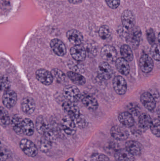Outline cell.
<instances>
[{
	"instance_id": "obj_1",
	"label": "cell",
	"mask_w": 160,
	"mask_h": 161,
	"mask_svg": "<svg viewBox=\"0 0 160 161\" xmlns=\"http://www.w3.org/2000/svg\"><path fill=\"white\" fill-rule=\"evenodd\" d=\"M142 31L140 27L134 26L128 31L126 36V41L132 50H135L139 47L142 37Z\"/></svg>"
},
{
	"instance_id": "obj_2",
	"label": "cell",
	"mask_w": 160,
	"mask_h": 161,
	"mask_svg": "<svg viewBox=\"0 0 160 161\" xmlns=\"http://www.w3.org/2000/svg\"><path fill=\"white\" fill-rule=\"evenodd\" d=\"M19 147L22 151L27 157L34 158L37 156L38 149L34 142L27 139H23L19 142Z\"/></svg>"
},
{
	"instance_id": "obj_3",
	"label": "cell",
	"mask_w": 160,
	"mask_h": 161,
	"mask_svg": "<svg viewBox=\"0 0 160 161\" xmlns=\"http://www.w3.org/2000/svg\"><path fill=\"white\" fill-rule=\"evenodd\" d=\"M63 94L68 101L73 103L78 102L82 97L80 90L74 85L66 86L63 90Z\"/></svg>"
},
{
	"instance_id": "obj_4",
	"label": "cell",
	"mask_w": 160,
	"mask_h": 161,
	"mask_svg": "<svg viewBox=\"0 0 160 161\" xmlns=\"http://www.w3.org/2000/svg\"><path fill=\"white\" fill-rule=\"evenodd\" d=\"M101 57L107 62H113L117 59V53L116 49L110 45L103 46L101 52Z\"/></svg>"
},
{
	"instance_id": "obj_5",
	"label": "cell",
	"mask_w": 160,
	"mask_h": 161,
	"mask_svg": "<svg viewBox=\"0 0 160 161\" xmlns=\"http://www.w3.org/2000/svg\"><path fill=\"white\" fill-rule=\"evenodd\" d=\"M121 20L123 26L127 30H130L135 26V17L131 10H125L121 16Z\"/></svg>"
},
{
	"instance_id": "obj_6",
	"label": "cell",
	"mask_w": 160,
	"mask_h": 161,
	"mask_svg": "<svg viewBox=\"0 0 160 161\" xmlns=\"http://www.w3.org/2000/svg\"><path fill=\"white\" fill-rule=\"evenodd\" d=\"M61 127L64 132L69 136L75 135L77 131V126L69 115L62 119Z\"/></svg>"
},
{
	"instance_id": "obj_7",
	"label": "cell",
	"mask_w": 160,
	"mask_h": 161,
	"mask_svg": "<svg viewBox=\"0 0 160 161\" xmlns=\"http://www.w3.org/2000/svg\"><path fill=\"white\" fill-rule=\"evenodd\" d=\"M141 101L144 107L150 111H153L156 107V98L149 92H144L141 96Z\"/></svg>"
},
{
	"instance_id": "obj_8",
	"label": "cell",
	"mask_w": 160,
	"mask_h": 161,
	"mask_svg": "<svg viewBox=\"0 0 160 161\" xmlns=\"http://www.w3.org/2000/svg\"><path fill=\"white\" fill-rule=\"evenodd\" d=\"M113 86L117 94L123 95L126 92L127 88L126 81L122 76L117 75L114 78Z\"/></svg>"
},
{
	"instance_id": "obj_9",
	"label": "cell",
	"mask_w": 160,
	"mask_h": 161,
	"mask_svg": "<svg viewBox=\"0 0 160 161\" xmlns=\"http://www.w3.org/2000/svg\"><path fill=\"white\" fill-rule=\"evenodd\" d=\"M140 66L143 72L148 74L153 70L154 63L151 57L147 54L142 55L140 59Z\"/></svg>"
},
{
	"instance_id": "obj_10",
	"label": "cell",
	"mask_w": 160,
	"mask_h": 161,
	"mask_svg": "<svg viewBox=\"0 0 160 161\" xmlns=\"http://www.w3.org/2000/svg\"><path fill=\"white\" fill-rule=\"evenodd\" d=\"M98 74L101 79L108 80L112 76L113 71L110 64L107 62L101 63L98 68Z\"/></svg>"
},
{
	"instance_id": "obj_11",
	"label": "cell",
	"mask_w": 160,
	"mask_h": 161,
	"mask_svg": "<svg viewBox=\"0 0 160 161\" xmlns=\"http://www.w3.org/2000/svg\"><path fill=\"white\" fill-rule=\"evenodd\" d=\"M2 101L5 107L8 108H12L17 102V94L12 90H8L4 93Z\"/></svg>"
},
{
	"instance_id": "obj_12",
	"label": "cell",
	"mask_w": 160,
	"mask_h": 161,
	"mask_svg": "<svg viewBox=\"0 0 160 161\" xmlns=\"http://www.w3.org/2000/svg\"><path fill=\"white\" fill-rule=\"evenodd\" d=\"M111 136L116 140L125 141L129 137L128 130L124 127L116 125L112 127L111 130Z\"/></svg>"
},
{
	"instance_id": "obj_13",
	"label": "cell",
	"mask_w": 160,
	"mask_h": 161,
	"mask_svg": "<svg viewBox=\"0 0 160 161\" xmlns=\"http://www.w3.org/2000/svg\"><path fill=\"white\" fill-rule=\"evenodd\" d=\"M36 77L42 84L46 85H50L53 80L51 73L44 69H40L37 71Z\"/></svg>"
},
{
	"instance_id": "obj_14",
	"label": "cell",
	"mask_w": 160,
	"mask_h": 161,
	"mask_svg": "<svg viewBox=\"0 0 160 161\" xmlns=\"http://www.w3.org/2000/svg\"><path fill=\"white\" fill-rule=\"evenodd\" d=\"M50 46L54 53L59 56H63L66 53V48L63 42L58 39L52 40Z\"/></svg>"
},
{
	"instance_id": "obj_15",
	"label": "cell",
	"mask_w": 160,
	"mask_h": 161,
	"mask_svg": "<svg viewBox=\"0 0 160 161\" xmlns=\"http://www.w3.org/2000/svg\"><path fill=\"white\" fill-rule=\"evenodd\" d=\"M70 54L76 61H82L86 57V51L81 45H75L70 49Z\"/></svg>"
},
{
	"instance_id": "obj_16",
	"label": "cell",
	"mask_w": 160,
	"mask_h": 161,
	"mask_svg": "<svg viewBox=\"0 0 160 161\" xmlns=\"http://www.w3.org/2000/svg\"><path fill=\"white\" fill-rule=\"evenodd\" d=\"M118 120L125 127L130 128L133 126L134 120L133 115L128 112H123L118 114Z\"/></svg>"
},
{
	"instance_id": "obj_17",
	"label": "cell",
	"mask_w": 160,
	"mask_h": 161,
	"mask_svg": "<svg viewBox=\"0 0 160 161\" xmlns=\"http://www.w3.org/2000/svg\"><path fill=\"white\" fill-rule=\"evenodd\" d=\"M128 62L122 57L117 58L116 60V67L117 71L122 75L126 76L129 74L130 67Z\"/></svg>"
},
{
	"instance_id": "obj_18",
	"label": "cell",
	"mask_w": 160,
	"mask_h": 161,
	"mask_svg": "<svg viewBox=\"0 0 160 161\" xmlns=\"http://www.w3.org/2000/svg\"><path fill=\"white\" fill-rule=\"evenodd\" d=\"M34 100L31 97H26L23 99L21 103V108L23 111L26 114H32L35 109Z\"/></svg>"
},
{
	"instance_id": "obj_19",
	"label": "cell",
	"mask_w": 160,
	"mask_h": 161,
	"mask_svg": "<svg viewBox=\"0 0 160 161\" xmlns=\"http://www.w3.org/2000/svg\"><path fill=\"white\" fill-rule=\"evenodd\" d=\"M67 37L71 43L75 45H80L83 40V36L81 33L75 29L68 31Z\"/></svg>"
},
{
	"instance_id": "obj_20",
	"label": "cell",
	"mask_w": 160,
	"mask_h": 161,
	"mask_svg": "<svg viewBox=\"0 0 160 161\" xmlns=\"http://www.w3.org/2000/svg\"><path fill=\"white\" fill-rule=\"evenodd\" d=\"M81 100L84 105L89 110H95L98 108V101L92 96L85 95L82 97Z\"/></svg>"
},
{
	"instance_id": "obj_21",
	"label": "cell",
	"mask_w": 160,
	"mask_h": 161,
	"mask_svg": "<svg viewBox=\"0 0 160 161\" xmlns=\"http://www.w3.org/2000/svg\"><path fill=\"white\" fill-rule=\"evenodd\" d=\"M11 122L13 130L16 134L18 135L23 134L22 130L23 119L20 115H14L12 117Z\"/></svg>"
},
{
	"instance_id": "obj_22",
	"label": "cell",
	"mask_w": 160,
	"mask_h": 161,
	"mask_svg": "<svg viewBox=\"0 0 160 161\" xmlns=\"http://www.w3.org/2000/svg\"><path fill=\"white\" fill-rule=\"evenodd\" d=\"M115 158L117 161H134V156L126 148L118 150L116 153Z\"/></svg>"
},
{
	"instance_id": "obj_23",
	"label": "cell",
	"mask_w": 160,
	"mask_h": 161,
	"mask_svg": "<svg viewBox=\"0 0 160 161\" xmlns=\"http://www.w3.org/2000/svg\"><path fill=\"white\" fill-rule=\"evenodd\" d=\"M50 125L48 124L42 116H39L36 120V128L38 132L43 136L48 130Z\"/></svg>"
},
{
	"instance_id": "obj_24",
	"label": "cell",
	"mask_w": 160,
	"mask_h": 161,
	"mask_svg": "<svg viewBox=\"0 0 160 161\" xmlns=\"http://www.w3.org/2000/svg\"><path fill=\"white\" fill-rule=\"evenodd\" d=\"M63 108L65 111L70 117L80 113L78 107L73 102L70 101L64 102L63 104Z\"/></svg>"
},
{
	"instance_id": "obj_25",
	"label": "cell",
	"mask_w": 160,
	"mask_h": 161,
	"mask_svg": "<svg viewBox=\"0 0 160 161\" xmlns=\"http://www.w3.org/2000/svg\"><path fill=\"white\" fill-rule=\"evenodd\" d=\"M23 132L27 136H33L34 132V126L31 119L25 118L23 122Z\"/></svg>"
},
{
	"instance_id": "obj_26",
	"label": "cell",
	"mask_w": 160,
	"mask_h": 161,
	"mask_svg": "<svg viewBox=\"0 0 160 161\" xmlns=\"http://www.w3.org/2000/svg\"><path fill=\"white\" fill-rule=\"evenodd\" d=\"M120 53L122 58L128 62H131L133 60L134 56L132 49L128 44H124L121 46Z\"/></svg>"
},
{
	"instance_id": "obj_27",
	"label": "cell",
	"mask_w": 160,
	"mask_h": 161,
	"mask_svg": "<svg viewBox=\"0 0 160 161\" xmlns=\"http://www.w3.org/2000/svg\"><path fill=\"white\" fill-rule=\"evenodd\" d=\"M152 122V118L148 114L144 113L139 116V125L143 129L150 128Z\"/></svg>"
},
{
	"instance_id": "obj_28",
	"label": "cell",
	"mask_w": 160,
	"mask_h": 161,
	"mask_svg": "<svg viewBox=\"0 0 160 161\" xmlns=\"http://www.w3.org/2000/svg\"><path fill=\"white\" fill-rule=\"evenodd\" d=\"M126 149L133 156H137L141 153V146L135 141H128L126 143Z\"/></svg>"
},
{
	"instance_id": "obj_29",
	"label": "cell",
	"mask_w": 160,
	"mask_h": 161,
	"mask_svg": "<svg viewBox=\"0 0 160 161\" xmlns=\"http://www.w3.org/2000/svg\"><path fill=\"white\" fill-rule=\"evenodd\" d=\"M70 117L73 120L77 128L80 129L85 128L88 125L87 120L81 113L73 115Z\"/></svg>"
},
{
	"instance_id": "obj_30",
	"label": "cell",
	"mask_w": 160,
	"mask_h": 161,
	"mask_svg": "<svg viewBox=\"0 0 160 161\" xmlns=\"http://www.w3.org/2000/svg\"><path fill=\"white\" fill-rule=\"evenodd\" d=\"M69 78L71 81L78 85H83L85 83V79L81 75L75 72L70 71L67 73Z\"/></svg>"
},
{
	"instance_id": "obj_31",
	"label": "cell",
	"mask_w": 160,
	"mask_h": 161,
	"mask_svg": "<svg viewBox=\"0 0 160 161\" xmlns=\"http://www.w3.org/2000/svg\"><path fill=\"white\" fill-rule=\"evenodd\" d=\"M53 142V141L43 136L39 142V148L40 151L43 153H48L52 147Z\"/></svg>"
},
{
	"instance_id": "obj_32",
	"label": "cell",
	"mask_w": 160,
	"mask_h": 161,
	"mask_svg": "<svg viewBox=\"0 0 160 161\" xmlns=\"http://www.w3.org/2000/svg\"><path fill=\"white\" fill-rule=\"evenodd\" d=\"M1 114H0V122H1V125L3 127L8 126L10 124V117L7 112L6 111L4 108L1 107Z\"/></svg>"
},
{
	"instance_id": "obj_33",
	"label": "cell",
	"mask_w": 160,
	"mask_h": 161,
	"mask_svg": "<svg viewBox=\"0 0 160 161\" xmlns=\"http://www.w3.org/2000/svg\"><path fill=\"white\" fill-rule=\"evenodd\" d=\"M128 112L131 114L132 115H137L141 114V108L140 105L135 102L129 103L127 106Z\"/></svg>"
},
{
	"instance_id": "obj_34",
	"label": "cell",
	"mask_w": 160,
	"mask_h": 161,
	"mask_svg": "<svg viewBox=\"0 0 160 161\" xmlns=\"http://www.w3.org/2000/svg\"><path fill=\"white\" fill-rule=\"evenodd\" d=\"M150 130L154 135L157 137H160V120L155 119L152 120L150 127Z\"/></svg>"
},
{
	"instance_id": "obj_35",
	"label": "cell",
	"mask_w": 160,
	"mask_h": 161,
	"mask_svg": "<svg viewBox=\"0 0 160 161\" xmlns=\"http://www.w3.org/2000/svg\"><path fill=\"white\" fill-rule=\"evenodd\" d=\"M99 35L103 40H108L111 37V33L110 28L107 25H102L99 30Z\"/></svg>"
},
{
	"instance_id": "obj_36",
	"label": "cell",
	"mask_w": 160,
	"mask_h": 161,
	"mask_svg": "<svg viewBox=\"0 0 160 161\" xmlns=\"http://www.w3.org/2000/svg\"><path fill=\"white\" fill-rule=\"evenodd\" d=\"M150 53L152 58L157 61H160V45L155 43L150 49Z\"/></svg>"
},
{
	"instance_id": "obj_37",
	"label": "cell",
	"mask_w": 160,
	"mask_h": 161,
	"mask_svg": "<svg viewBox=\"0 0 160 161\" xmlns=\"http://www.w3.org/2000/svg\"><path fill=\"white\" fill-rule=\"evenodd\" d=\"M11 152L6 147L3 145L1 143V155H0V161H5L10 158Z\"/></svg>"
},
{
	"instance_id": "obj_38",
	"label": "cell",
	"mask_w": 160,
	"mask_h": 161,
	"mask_svg": "<svg viewBox=\"0 0 160 161\" xmlns=\"http://www.w3.org/2000/svg\"><path fill=\"white\" fill-rule=\"evenodd\" d=\"M53 77L59 82H64L65 80L66 76L63 72L58 69H53L51 72Z\"/></svg>"
},
{
	"instance_id": "obj_39",
	"label": "cell",
	"mask_w": 160,
	"mask_h": 161,
	"mask_svg": "<svg viewBox=\"0 0 160 161\" xmlns=\"http://www.w3.org/2000/svg\"><path fill=\"white\" fill-rule=\"evenodd\" d=\"M90 161H110L107 156L101 153H95L91 156Z\"/></svg>"
},
{
	"instance_id": "obj_40",
	"label": "cell",
	"mask_w": 160,
	"mask_h": 161,
	"mask_svg": "<svg viewBox=\"0 0 160 161\" xmlns=\"http://www.w3.org/2000/svg\"><path fill=\"white\" fill-rule=\"evenodd\" d=\"M147 40L150 44H155L156 42V36H155V32L153 31V29H149L147 30Z\"/></svg>"
},
{
	"instance_id": "obj_41",
	"label": "cell",
	"mask_w": 160,
	"mask_h": 161,
	"mask_svg": "<svg viewBox=\"0 0 160 161\" xmlns=\"http://www.w3.org/2000/svg\"><path fill=\"white\" fill-rule=\"evenodd\" d=\"M1 90L4 92L8 91L9 90L10 87V82L8 78L5 77H3L1 78Z\"/></svg>"
},
{
	"instance_id": "obj_42",
	"label": "cell",
	"mask_w": 160,
	"mask_h": 161,
	"mask_svg": "<svg viewBox=\"0 0 160 161\" xmlns=\"http://www.w3.org/2000/svg\"><path fill=\"white\" fill-rule=\"evenodd\" d=\"M108 6L112 9L117 8L120 5V0H105Z\"/></svg>"
},
{
	"instance_id": "obj_43",
	"label": "cell",
	"mask_w": 160,
	"mask_h": 161,
	"mask_svg": "<svg viewBox=\"0 0 160 161\" xmlns=\"http://www.w3.org/2000/svg\"><path fill=\"white\" fill-rule=\"evenodd\" d=\"M68 1L71 3L76 4L80 3L82 0H68Z\"/></svg>"
},
{
	"instance_id": "obj_44",
	"label": "cell",
	"mask_w": 160,
	"mask_h": 161,
	"mask_svg": "<svg viewBox=\"0 0 160 161\" xmlns=\"http://www.w3.org/2000/svg\"><path fill=\"white\" fill-rule=\"evenodd\" d=\"M157 114L158 116L160 118V106H159L157 110Z\"/></svg>"
},
{
	"instance_id": "obj_45",
	"label": "cell",
	"mask_w": 160,
	"mask_h": 161,
	"mask_svg": "<svg viewBox=\"0 0 160 161\" xmlns=\"http://www.w3.org/2000/svg\"><path fill=\"white\" fill-rule=\"evenodd\" d=\"M65 161H74V159L73 158H70L68 159Z\"/></svg>"
},
{
	"instance_id": "obj_46",
	"label": "cell",
	"mask_w": 160,
	"mask_h": 161,
	"mask_svg": "<svg viewBox=\"0 0 160 161\" xmlns=\"http://www.w3.org/2000/svg\"><path fill=\"white\" fill-rule=\"evenodd\" d=\"M158 40L159 44L160 45V32L158 35Z\"/></svg>"
}]
</instances>
